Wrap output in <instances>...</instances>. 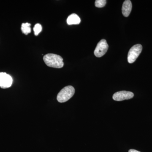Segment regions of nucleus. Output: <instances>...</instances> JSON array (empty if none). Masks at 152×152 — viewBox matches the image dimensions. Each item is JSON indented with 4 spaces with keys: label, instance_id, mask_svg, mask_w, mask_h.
I'll use <instances>...</instances> for the list:
<instances>
[{
    "label": "nucleus",
    "instance_id": "f257e3e1",
    "mask_svg": "<svg viewBox=\"0 0 152 152\" xmlns=\"http://www.w3.org/2000/svg\"><path fill=\"white\" fill-rule=\"evenodd\" d=\"M43 60L46 64L50 67L60 69L64 66L63 58L55 54L49 53L45 55Z\"/></svg>",
    "mask_w": 152,
    "mask_h": 152
},
{
    "label": "nucleus",
    "instance_id": "f03ea898",
    "mask_svg": "<svg viewBox=\"0 0 152 152\" xmlns=\"http://www.w3.org/2000/svg\"><path fill=\"white\" fill-rule=\"evenodd\" d=\"M75 93V88L72 86H67L64 87L57 95V100L59 102H65L74 96Z\"/></svg>",
    "mask_w": 152,
    "mask_h": 152
},
{
    "label": "nucleus",
    "instance_id": "7ed1b4c3",
    "mask_svg": "<svg viewBox=\"0 0 152 152\" xmlns=\"http://www.w3.org/2000/svg\"><path fill=\"white\" fill-rule=\"evenodd\" d=\"M142 47L140 44L134 45L129 51L128 55V61L130 64H132L135 61L136 59L142 52Z\"/></svg>",
    "mask_w": 152,
    "mask_h": 152
},
{
    "label": "nucleus",
    "instance_id": "20e7f679",
    "mask_svg": "<svg viewBox=\"0 0 152 152\" xmlns=\"http://www.w3.org/2000/svg\"><path fill=\"white\" fill-rule=\"evenodd\" d=\"M108 48V45L106 40H101L98 43L95 49L94 52L95 56L98 58L103 56L107 53Z\"/></svg>",
    "mask_w": 152,
    "mask_h": 152
},
{
    "label": "nucleus",
    "instance_id": "39448f33",
    "mask_svg": "<svg viewBox=\"0 0 152 152\" xmlns=\"http://www.w3.org/2000/svg\"><path fill=\"white\" fill-rule=\"evenodd\" d=\"M13 80L11 76L5 72H0V87L5 89L12 86Z\"/></svg>",
    "mask_w": 152,
    "mask_h": 152
},
{
    "label": "nucleus",
    "instance_id": "423d86ee",
    "mask_svg": "<svg viewBox=\"0 0 152 152\" xmlns=\"http://www.w3.org/2000/svg\"><path fill=\"white\" fill-rule=\"evenodd\" d=\"M132 92L127 91H121L115 93L113 95V99L116 101H122L125 100L130 99L134 97Z\"/></svg>",
    "mask_w": 152,
    "mask_h": 152
},
{
    "label": "nucleus",
    "instance_id": "0eeeda50",
    "mask_svg": "<svg viewBox=\"0 0 152 152\" xmlns=\"http://www.w3.org/2000/svg\"><path fill=\"white\" fill-rule=\"evenodd\" d=\"M132 2L130 0H126L123 3L122 11L123 15L125 17H128L129 15L132 11Z\"/></svg>",
    "mask_w": 152,
    "mask_h": 152
},
{
    "label": "nucleus",
    "instance_id": "6e6552de",
    "mask_svg": "<svg viewBox=\"0 0 152 152\" xmlns=\"http://www.w3.org/2000/svg\"><path fill=\"white\" fill-rule=\"evenodd\" d=\"M80 22V18L76 14H71L67 19V23L69 25L79 24Z\"/></svg>",
    "mask_w": 152,
    "mask_h": 152
},
{
    "label": "nucleus",
    "instance_id": "1a4fd4ad",
    "mask_svg": "<svg viewBox=\"0 0 152 152\" xmlns=\"http://www.w3.org/2000/svg\"><path fill=\"white\" fill-rule=\"evenodd\" d=\"M31 24L29 23H23L21 25V31L23 34L28 35L31 32Z\"/></svg>",
    "mask_w": 152,
    "mask_h": 152
},
{
    "label": "nucleus",
    "instance_id": "9d476101",
    "mask_svg": "<svg viewBox=\"0 0 152 152\" xmlns=\"http://www.w3.org/2000/svg\"><path fill=\"white\" fill-rule=\"evenodd\" d=\"M107 1L106 0H96L95 1V6L96 7H103L105 6Z\"/></svg>",
    "mask_w": 152,
    "mask_h": 152
},
{
    "label": "nucleus",
    "instance_id": "9b49d317",
    "mask_svg": "<svg viewBox=\"0 0 152 152\" xmlns=\"http://www.w3.org/2000/svg\"><path fill=\"white\" fill-rule=\"evenodd\" d=\"M34 31L35 36H38L42 31V26L39 23L36 24L34 27Z\"/></svg>",
    "mask_w": 152,
    "mask_h": 152
},
{
    "label": "nucleus",
    "instance_id": "f8f14e48",
    "mask_svg": "<svg viewBox=\"0 0 152 152\" xmlns=\"http://www.w3.org/2000/svg\"><path fill=\"white\" fill-rule=\"evenodd\" d=\"M129 152H140L139 151H137V150L134 149H131L129 151Z\"/></svg>",
    "mask_w": 152,
    "mask_h": 152
}]
</instances>
